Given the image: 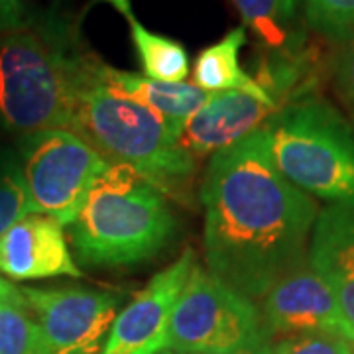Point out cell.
Instances as JSON below:
<instances>
[{
    "label": "cell",
    "instance_id": "1",
    "mask_svg": "<svg viewBox=\"0 0 354 354\" xmlns=\"http://www.w3.org/2000/svg\"><path fill=\"white\" fill-rule=\"evenodd\" d=\"M199 197L209 272L250 299L307 260L315 199L279 174L264 128L211 158Z\"/></svg>",
    "mask_w": 354,
    "mask_h": 354
},
{
    "label": "cell",
    "instance_id": "2",
    "mask_svg": "<svg viewBox=\"0 0 354 354\" xmlns=\"http://www.w3.org/2000/svg\"><path fill=\"white\" fill-rule=\"evenodd\" d=\"M69 132L85 140L109 164L134 167L162 195L179 201L183 197L179 189L195 171V160L179 148L164 122L144 104L109 87L91 55Z\"/></svg>",
    "mask_w": 354,
    "mask_h": 354
},
{
    "label": "cell",
    "instance_id": "3",
    "mask_svg": "<svg viewBox=\"0 0 354 354\" xmlns=\"http://www.w3.org/2000/svg\"><path fill=\"white\" fill-rule=\"evenodd\" d=\"M69 230L77 262L134 266L153 258L171 241L176 216L164 195L134 167L111 164L88 191Z\"/></svg>",
    "mask_w": 354,
    "mask_h": 354
},
{
    "label": "cell",
    "instance_id": "4",
    "mask_svg": "<svg viewBox=\"0 0 354 354\" xmlns=\"http://www.w3.org/2000/svg\"><path fill=\"white\" fill-rule=\"evenodd\" d=\"M87 59L26 28L0 36V128L69 130Z\"/></svg>",
    "mask_w": 354,
    "mask_h": 354
},
{
    "label": "cell",
    "instance_id": "5",
    "mask_svg": "<svg viewBox=\"0 0 354 354\" xmlns=\"http://www.w3.org/2000/svg\"><path fill=\"white\" fill-rule=\"evenodd\" d=\"M264 132L272 162L295 187L329 205H354V127L329 102H288Z\"/></svg>",
    "mask_w": 354,
    "mask_h": 354
},
{
    "label": "cell",
    "instance_id": "6",
    "mask_svg": "<svg viewBox=\"0 0 354 354\" xmlns=\"http://www.w3.org/2000/svg\"><path fill=\"white\" fill-rule=\"evenodd\" d=\"M270 342L260 307L199 262L177 299L167 348L179 354L260 353Z\"/></svg>",
    "mask_w": 354,
    "mask_h": 354
},
{
    "label": "cell",
    "instance_id": "7",
    "mask_svg": "<svg viewBox=\"0 0 354 354\" xmlns=\"http://www.w3.org/2000/svg\"><path fill=\"white\" fill-rule=\"evenodd\" d=\"M30 213L53 216L69 227L87 201L95 181L111 164L69 130L26 134L18 146Z\"/></svg>",
    "mask_w": 354,
    "mask_h": 354
},
{
    "label": "cell",
    "instance_id": "8",
    "mask_svg": "<svg viewBox=\"0 0 354 354\" xmlns=\"http://www.w3.org/2000/svg\"><path fill=\"white\" fill-rule=\"evenodd\" d=\"M39 327L38 354H101L120 299L88 288H20Z\"/></svg>",
    "mask_w": 354,
    "mask_h": 354
},
{
    "label": "cell",
    "instance_id": "9",
    "mask_svg": "<svg viewBox=\"0 0 354 354\" xmlns=\"http://www.w3.org/2000/svg\"><path fill=\"white\" fill-rule=\"evenodd\" d=\"M195 264V252L187 248L174 264L158 272L114 317L101 354H160L167 351L169 319Z\"/></svg>",
    "mask_w": 354,
    "mask_h": 354
},
{
    "label": "cell",
    "instance_id": "10",
    "mask_svg": "<svg viewBox=\"0 0 354 354\" xmlns=\"http://www.w3.org/2000/svg\"><path fill=\"white\" fill-rule=\"evenodd\" d=\"M260 313L270 337L309 333H335L342 337L337 297L307 260L268 290L262 297Z\"/></svg>",
    "mask_w": 354,
    "mask_h": 354
},
{
    "label": "cell",
    "instance_id": "11",
    "mask_svg": "<svg viewBox=\"0 0 354 354\" xmlns=\"http://www.w3.org/2000/svg\"><path fill=\"white\" fill-rule=\"evenodd\" d=\"M278 109L242 91L211 93L177 140L179 148L197 158H213L236 142L262 130Z\"/></svg>",
    "mask_w": 354,
    "mask_h": 354
},
{
    "label": "cell",
    "instance_id": "12",
    "mask_svg": "<svg viewBox=\"0 0 354 354\" xmlns=\"http://www.w3.org/2000/svg\"><path fill=\"white\" fill-rule=\"evenodd\" d=\"M0 274L12 279L81 278L64 227L48 215L30 213L0 236Z\"/></svg>",
    "mask_w": 354,
    "mask_h": 354
},
{
    "label": "cell",
    "instance_id": "13",
    "mask_svg": "<svg viewBox=\"0 0 354 354\" xmlns=\"http://www.w3.org/2000/svg\"><path fill=\"white\" fill-rule=\"evenodd\" d=\"M307 262L337 297L342 337L354 342V205H329L319 211Z\"/></svg>",
    "mask_w": 354,
    "mask_h": 354
},
{
    "label": "cell",
    "instance_id": "14",
    "mask_svg": "<svg viewBox=\"0 0 354 354\" xmlns=\"http://www.w3.org/2000/svg\"><path fill=\"white\" fill-rule=\"evenodd\" d=\"M97 73L109 87L150 109L176 140H179L191 116L201 109L211 95L195 83L153 81L146 75L118 71L101 62H97Z\"/></svg>",
    "mask_w": 354,
    "mask_h": 354
},
{
    "label": "cell",
    "instance_id": "15",
    "mask_svg": "<svg viewBox=\"0 0 354 354\" xmlns=\"http://www.w3.org/2000/svg\"><path fill=\"white\" fill-rule=\"evenodd\" d=\"M246 44V30L234 28L223 39L205 48L197 55L193 65V81L195 85L207 93H221V91H242L260 101L270 102L278 109L274 99L266 93V88L242 71L241 50Z\"/></svg>",
    "mask_w": 354,
    "mask_h": 354
},
{
    "label": "cell",
    "instance_id": "16",
    "mask_svg": "<svg viewBox=\"0 0 354 354\" xmlns=\"http://www.w3.org/2000/svg\"><path fill=\"white\" fill-rule=\"evenodd\" d=\"M116 12H120L130 28V36L136 46L144 75L153 81L179 83L189 75V55L176 39L150 32L136 18L130 0H104Z\"/></svg>",
    "mask_w": 354,
    "mask_h": 354
},
{
    "label": "cell",
    "instance_id": "17",
    "mask_svg": "<svg viewBox=\"0 0 354 354\" xmlns=\"http://www.w3.org/2000/svg\"><path fill=\"white\" fill-rule=\"evenodd\" d=\"M39 327L24 293L0 276V354H38Z\"/></svg>",
    "mask_w": 354,
    "mask_h": 354
},
{
    "label": "cell",
    "instance_id": "18",
    "mask_svg": "<svg viewBox=\"0 0 354 354\" xmlns=\"http://www.w3.org/2000/svg\"><path fill=\"white\" fill-rule=\"evenodd\" d=\"M244 24L270 50H290L297 0H232Z\"/></svg>",
    "mask_w": 354,
    "mask_h": 354
},
{
    "label": "cell",
    "instance_id": "19",
    "mask_svg": "<svg viewBox=\"0 0 354 354\" xmlns=\"http://www.w3.org/2000/svg\"><path fill=\"white\" fill-rule=\"evenodd\" d=\"M26 215L30 199L18 153L0 148V236Z\"/></svg>",
    "mask_w": 354,
    "mask_h": 354
},
{
    "label": "cell",
    "instance_id": "20",
    "mask_svg": "<svg viewBox=\"0 0 354 354\" xmlns=\"http://www.w3.org/2000/svg\"><path fill=\"white\" fill-rule=\"evenodd\" d=\"M309 26L329 39L354 28V0H304Z\"/></svg>",
    "mask_w": 354,
    "mask_h": 354
},
{
    "label": "cell",
    "instance_id": "21",
    "mask_svg": "<svg viewBox=\"0 0 354 354\" xmlns=\"http://www.w3.org/2000/svg\"><path fill=\"white\" fill-rule=\"evenodd\" d=\"M330 75L354 127V28L330 39Z\"/></svg>",
    "mask_w": 354,
    "mask_h": 354
},
{
    "label": "cell",
    "instance_id": "22",
    "mask_svg": "<svg viewBox=\"0 0 354 354\" xmlns=\"http://www.w3.org/2000/svg\"><path fill=\"white\" fill-rule=\"evenodd\" d=\"M262 354H354L351 341L335 333H309L270 341Z\"/></svg>",
    "mask_w": 354,
    "mask_h": 354
},
{
    "label": "cell",
    "instance_id": "23",
    "mask_svg": "<svg viewBox=\"0 0 354 354\" xmlns=\"http://www.w3.org/2000/svg\"><path fill=\"white\" fill-rule=\"evenodd\" d=\"M28 26V12L22 0H0V36Z\"/></svg>",
    "mask_w": 354,
    "mask_h": 354
},
{
    "label": "cell",
    "instance_id": "24",
    "mask_svg": "<svg viewBox=\"0 0 354 354\" xmlns=\"http://www.w3.org/2000/svg\"><path fill=\"white\" fill-rule=\"evenodd\" d=\"M264 351V348H262ZM262 351L260 353H248V351H242V353H223V354H262Z\"/></svg>",
    "mask_w": 354,
    "mask_h": 354
},
{
    "label": "cell",
    "instance_id": "25",
    "mask_svg": "<svg viewBox=\"0 0 354 354\" xmlns=\"http://www.w3.org/2000/svg\"><path fill=\"white\" fill-rule=\"evenodd\" d=\"M160 354H179V353H176V351H169V348H167V351H164V353H160Z\"/></svg>",
    "mask_w": 354,
    "mask_h": 354
}]
</instances>
